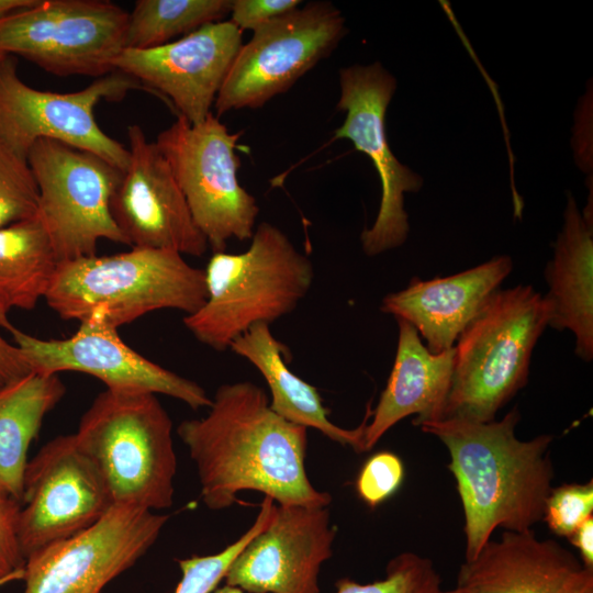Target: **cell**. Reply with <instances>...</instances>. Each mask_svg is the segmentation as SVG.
<instances>
[{
    "mask_svg": "<svg viewBox=\"0 0 593 593\" xmlns=\"http://www.w3.org/2000/svg\"><path fill=\"white\" fill-rule=\"evenodd\" d=\"M75 436L101 471L114 504L154 512L172 505V422L156 394L105 389L82 415Z\"/></svg>",
    "mask_w": 593,
    "mask_h": 593,
    "instance_id": "8992f818",
    "label": "cell"
},
{
    "mask_svg": "<svg viewBox=\"0 0 593 593\" xmlns=\"http://www.w3.org/2000/svg\"><path fill=\"white\" fill-rule=\"evenodd\" d=\"M232 0H137L128 12L125 48L148 49L170 43L231 12Z\"/></svg>",
    "mask_w": 593,
    "mask_h": 593,
    "instance_id": "484cf974",
    "label": "cell"
},
{
    "mask_svg": "<svg viewBox=\"0 0 593 593\" xmlns=\"http://www.w3.org/2000/svg\"><path fill=\"white\" fill-rule=\"evenodd\" d=\"M5 54L0 53V61L5 57Z\"/></svg>",
    "mask_w": 593,
    "mask_h": 593,
    "instance_id": "60d3db41",
    "label": "cell"
},
{
    "mask_svg": "<svg viewBox=\"0 0 593 593\" xmlns=\"http://www.w3.org/2000/svg\"><path fill=\"white\" fill-rule=\"evenodd\" d=\"M128 12L108 0H37L0 19V53L56 76L100 78L125 48Z\"/></svg>",
    "mask_w": 593,
    "mask_h": 593,
    "instance_id": "9c48e42d",
    "label": "cell"
},
{
    "mask_svg": "<svg viewBox=\"0 0 593 593\" xmlns=\"http://www.w3.org/2000/svg\"><path fill=\"white\" fill-rule=\"evenodd\" d=\"M203 270L205 301L183 316V324L217 351L228 349L251 326L270 325L290 314L314 280L310 258L268 222L255 227L245 251H214Z\"/></svg>",
    "mask_w": 593,
    "mask_h": 593,
    "instance_id": "277c9868",
    "label": "cell"
},
{
    "mask_svg": "<svg viewBox=\"0 0 593 593\" xmlns=\"http://www.w3.org/2000/svg\"><path fill=\"white\" fill-rule=\"evenodd\" d=\"M14 345L33 372L77 371L96 377L107 389L139 391L175 398L193 410L209 407L211 398L197 382L155 363L127 346L118 328L87 320L63 339H43L11 325Z\"/></svg>",
    "mask_w": 593,
    "mask_h": 593,
    "instance_id": "9a60e30c",
    "label": "cell"
},
{
    "mask_svg": "<svg viewBox=\"0 0 593 593\" xmlns=\"http://www.w3.org/2000/svg\"><path fill=\"white\" fill-rule=\"evenodd\" d=\"M548 322L549 307L532 286L497 289L457 339L443 418L494 421L527 384L532 354Z\"/></svg>",
    "mask_w": 593,
    "mask_h": 593,
    "instance_id": "5b68a950",
    "label": "cell"
},
{
    "mask_svg": "<svg viewBox=\"0 0 593 593\" xmlns=\"http://www.w3.org/2000/svg\"><path fill=\"white\" fill-rule=\"evenodd\" d=\"M65 392L58 374L37 372L0 390V490L20 502L29 448Z\"/></svg>",
    "mask_w": 593,
    "mask_h": 593,
    "instance_id": "cb8c5ba5",
    "label": "cell"
},
{
    "mask_svg": "<svg viewBox=\"0 0 593 593\" xmlns=\"http://www.w3.org/2000/svg\"><path fill=\"white\" fill-rule=\"evenodd\" d=\"M346 33L344 16L327 1H311L267 22L235 56L214 102L216 118L261 108L286 92L329 56Z\"/></svg>",
    "mask_w": 593,
    "mask_h": 593,
    "instance_id": "8fae6325",
    "label": "cell"
},
{
    "mask_svg": "<svg viewBox=\"0 0 593 593\" xmlns=\"http://www.w3.org/2000/svg\"><path fill=\"white\" fill-rule=\"evenodd\" d=\"M558 593H593V569L583 567Z\"/></svg>",
    "mask_w": 593,
    "mask_h": 593,
    "instance_id": "d590c367",
    "label": "cell"
},
{
    "mask_svg": "<svg viewBox=\"0 0 593 593\" xmlns=\"http://www.w3.org/2000/svg\"><path fill=\"white\" fill-rule=\"evenodd\" d=\"M582 568L552 539H539L532 529L505 530L463 562L457 588L466 593H558Z\"/></svg>",
    "mask_w": 593,
    "mask_h": 593,
    "instance_id": "ffe728a7",
    "label": "cell"
},
{
    "mask_svg": "<svg viewBox=\"0 0 593 593\" xmlns=\"http://www.w3.org/2000/svg\"><path fill=\"white\" fill-rule=\"evenodd\" d=\"M238 138L211 112L199 124L178 115L155 142L213 251H224L232 238L250 239L259 214L255 197L238 182Z\"/></svg>",
    "mask_w": 593,
    "mask_h": 593,
    "instance_id": "ba28073f",
    "label": "cell"
},
{
    "mask_svg": "<svg viewBox=\"0 0 593 593\" xmlns=\"http://www.w3.org/2000/svg\"><path fill=\"white\" fill-rule=\"evenodd\" d=\"M519 419L515 406L501 421L445 417L418 425L449 452L447 467L463 510L466 561L479 553L496 528L525 532L542 521L552 489L549 446L553 438L518 439L515 427Z\"/></svg>",
    "mask_w": 593,
    "mask_h": 593,
    "instance_id": "7a4b0ae2",
    "label": "cell"
},
{
    "mask_svg": "<svg viewBox=\"0 0 593 593\" xmlns=\"http://www.w3.org/2000/svg\"><path fill=\"white\" fill-rule=\"evenodd\" d=\"M403 479L404 465L401 458L391 451H379L361 467L356 490L359 497L374 508L399 490Z\"/></svg>",
    "mask_w": 593,
    "mask_h": 593,
    "instance_id": "4dcf8cb0",
    "label": "cell"
},
{
    "mask_svg": "<svg viewBox=\"0 0 593 593\" xmlns=\"http://www.w3.org/2000/svg\"><path fill=\"white\" fill-rule=\"evenodd\" d=\"M24 578V569H20L7 577L0 578V588L12 582V581H20Z\"/></svg>",
    "mask_w": 593,
    "mask_h": 593,
    "instance_id": "74e56055",
    "label": "cell"
},
{
    "mask_svg": "<svg viewBox=\"0 0 593 593\" xmlns=\"http://www.w3.org/2000/svg\"><path fill=\"white\" fill-rule=\"evenodd\" d=\"M168 519V514L114 504L91 527L26 558L24 593H101L145 556Z\"/></svg>",
    "mask_w": 593,
    "mask_h": 593,
    "instance_id": "5bb4252c",
    "label": "cell"
},
{
    "mask_svg": "<svg viewBox=\"0 0 593 593\" xmlns=\"http://www.w3.org/2000/svg\"><path fill=\"white\" fill-rule=\"evenodd\" d=\"M395 320L399 326L396 355L387 385L366 426L363 451L371 450L392 426L412 414L417 415L413 422L416 426L444 416L455 346L432 354L410 323Z\"/></svg>",
    "mask_w": 593,
    "mask_h": 593,
    "instance_id": "44dd1931",
    "label": "cell"
},
{
    "mask_svg": "<svg viewBox=\"0 0 593 593\" xmlns=\"http://www.w3.org/2000/svg\"><path fill=\"white\" fill-rule=\"evenodd\" d=\"M438 593H466V592L456 586L455 589L447 590V591L440 590Z\"/></svg>",
    "mask_w": 593,
    "mask_h": 593,
    "instance_id": "ab89813d",
    "label": "cell"
},
{
    "mask_svg": "<svg viewBox=\"0 0 593 593\" xmlns=\"http://www.w3.org/2000/svg\"><path fill=\"white\" fill-rule=\"evenodd\" d=\"M31 372L33 371L19 347L0 334V390Z\"/></svg>",
    "mask_w": 593,
    "mask_h": 593,
    "instance_id": "836d02e7",
    "label": "cell"
},
{
    "mask_svg": "<svg viewBox=\"0 0 593 593\" xmlns=\"http://www.w3.org/2000/svg\"><path fill=\"white\" fill-rule=\"evenodd\" d=\"M231 21L206 24L177 41L148 48H124L114 70L168 99L191 124L203 122L243 45Z\"/></svg>",
    "mask_w": 593,
    "mask_h": 593,
    "instance_id": "e0dca14e",
    "label": "cell"
},
{
    "mask_svg": "<svg viewBox=\"0 0 593 593\" xmlns=\"http://www.w3.org/2000/svg\"><path fill=\"white\" fill-rule=\"evenodd\" d=\"M177 435L194 462L200 495L212 511L257 491L281 505L328 506L306 473L307 428L288 422L250 381L221 384L200 418L182 421Z\"/></svg>",
    "mask_w": 593,
    "mask_h": 593,
    "instance_id": "6da1fadb",
    "label": "cell"
},
{
    "mask_svg": "<svg viewBox=\"0 0 593 593\" xmlns=\"http://www.w3.org/2000/svg\"><path fill=\"white\" fill-rule=\"evenodd\" d=\"M38 190L36 217L58 262L96 255L100 239L127 245L111 213L123 171L102 157L41 138L26 156Z\"/></svg>",
    "mask_w": 593,
    "mask_h": 593,
    "instance_id": "52a82bcc",
    "label": "cell"
},
{
    "mask_svg": "<svg viewBox=\"0 0 593 593\" xmlns=\"http://www.w3.org/2000/svg\"><path fill=\"white\" fill-rule=\"evenodd\" d=\"M205 298L203 269L177 251L141 247L58 262L44 296L63 320L115 328L161 309L192 314Z\"/></svg>",
    "mask_w": 593,
    "mask_h": 593,
    "instance_id": "3957f363",
    "label": "cell"
},
{
    "mask_svg": "<svg viewBox=\"0 0 593 593\" xmlns=\"http://www.w3.org/2000/svg\"><path fill=\"white\" fill-rule=\"evenodd\" d=\"M300 0H232L231 22L239 30L253 32L267 22L300 7Z\"/></svg>",
    "mask_w": 593,
    "mask_h": 593,
    "instance_id": "d6a6232c",
    "label": "cell"
},
{
    "mask_svg": "<svg viewBox=\"0 0 593 593\" xmlns=\"http://www.w3.org/2000/svg\"><path fill=\"white\" fill-rule=\"evenodd\" d=\"M549 307L548 326L571 331L575 355L593 358V226L588 224L572 194L563 214L561 232L553 244L552 259L545 268Z\"/></svg>",
    "mask_w": 593,
    "mask_h": 593,
    "instance_id": "7402d4cb",
    "label": "cell"
},
{
    "mask_svg": "<svg viewBox=\"0 0 593 593\" xmlns=\"http://www.w3.org/2000/svg\"><path fill=\"white\" fill-rule=\"evenodd\" d=\"M230 349L247 359L266 380L271 409L293 424L314 428L333 441L363 452L366 426L372 414L371 402L361 423L351 429L343 428L328 418V411L315 387L293 373L284 358L288 348L270 331V325L259 323L236 338Z\"/></svg>",
    "mask_w": 593,
    "mask_h": 593,
    "instance_id": "603a6c76",
    "label": "cell"
},
{
    "mask_svg": "<svg viewBox=\"0 0 593 593\" xmlns=\"http://www.w3.org/2000/svg\"><path fill=\"white\" fill-rule=\"evenodd\" d=\"M38 190L27 164L0 142V228L36 217Z\"/></svg>",
    "mask_w": 593,
    "mask_h": 593,
    "instance_id": "f1b7e54d",
    "label": "cell"
},
{
    "mask_svg": "<svg viewBox=\"0 0 593 593\" xmlns=\"http://www.w3.org/2000/svg\"><path fill=\"white\" fill-rule=\"evenodd\" d=\"M21 502L0 490V578L24 569L19 540Z\"/></svg>",
    "mask_w": 593,
    "mask_h": 593,
    "instance_id": "1f68e13d",
    "label": "cell"
},
{
    "mask_svg": "<svg viewBox=\"0 0 593 593\" xmlns=\"http://www.w3.org/2000/svg\"><path fill=\"white\" fill-rule=\"evenodd\" d=\"M568 539L580 552L582 566L593 569V516L584 521Z\"/></svg>",
    "mask_w": 593,
    "mask_h": 593,
    "instance_id": "e575fe53",
    "label": "cell"
},
{
    "mask_svg": "<svg viewBox=\"0 0 593 593\" xmlns=\"http://www.w3.org/2000/svg\"><path fill=\"white\" fill-rule=\"evenodd\" d=\"M512 268L511 257L502 255L452 276L414 277L406 288L387 294L380 310L410 323L426 340L427 349L439 354L454 347Z\"/></svg>",
    "mask_w": 593,
    "mask_h": 593,
    "instance_id": "d6986e66",
    "label": "cell"
},
{
    "mask_svg": "<svg viewBox=\"0 0 593 593\" xmlns=\"http://www.w3.org/2000/svg\"><path fill=\"white\" fill-rule=\"evenodd\" d=\"M212 593H246V592L240 590L239 588L225 584L220 588L217 586Z\"/></svg>",
    "mask_w": 593,
    "mask_h": 593,
    "instance_id": "f35d334b",
    "label": "cell"
},
{
    "mask_svg": "<svg viewBox=\"0 0 593 593\" xmlns=\"http://www.w3.org/2000/svg\"><path fill=\"white\" fill-rule=\"evenodd\" d=\"M335 537L328 506L275 504L268 525L233 560L225 584L246 593H320L318 573Z\"/></svg>",
    "mask_w": 593,
    "mask_h": 593,
    "instance_id": "ac0fdd59",
    "label": "cell"
},
{
    "mask_svg": "<svg viewBox=\"0 0 593 593\" xmlns=\"http://www.w3.org/2000/svg\"><path fill=\"white\" fill-rule=\"evenodd\" d=\"M340 93L337 110L346 112L335 139H349L366 154L381 181V201L373 225L360 235L362 250L377 256L403 245L410 226L404 194L417 192L423 178L399 161L390 149L385 127L388 105L396 80L379 61L353 65L339 70Z\"/></svg>",
    "mask_w": 593,
    "mask_h": 593,
    "instance_id": "7c38bea8",
    "label": "cell"
},
{
    "mask_svg": "<svg viewBox=\"0 0 593 593\" xmlns=\"http://www.w3.org/2000/svg\"><path fill=\"white\" fill-rule=\"evenodd\" d=\"M273 507V500L264 496L255 522L237 540L214 555L178 559L181 579L174 593H212L224 580L236 556L268 525Z\"/></svg>",
    "mask_w": 593,
    "mask_h": 593,
    "instance_id": "4316f807",
    "label": "cell"
},
{
    "mask_svg": "<svg viewBox=\"0 0 593 593\" xmlns=\"http://www.w3.org/2000/svg\"><path fill=\"white\" fill-rule=\"evenodd\" d=\"M114 505L98 466L75 434L46 443L27 462L19 521L24 558L99 522Z\"/></svg>",
    "mask_w": 593,
    "mask_h": 593,
    "instance_id": "4fadbf2b",
    "label": "cell"
},
{
    "mask_svg": "<svg viewBox=\"0 0 593 593\" xmlns=\"http://www.w3.org/2000/svg\"><path fill=\"white\" fill-rule=\"evenodd\" d=\"M58 260L37 217L0 228V327L13 309L32 310L44 298Z\"/></svg>",
    "mask_w": 593,
    "mask_h": 593,
    "instance_id": "d4e9b609",
    "label": "cell"
},
{
    "mask_svg": "<svg viewBox=\"0 0 593 593\" xmlns=\"http://www.w3.org/2000/svg\"><path fill=\"white\" fill-rule=\"evenodd\" d=\"M134 89L146 90L114 70L78 91L38 90L20 79L15 57L7 55L0 61V142L26 158L36 141L54 139L91 152L124 171L128 149L102 131L94 109L102 100L121 101Z\"/></svg>",
    "mask_w": 593,
    "mask_h": 593,
    "instance_id": "30bf717a",
    "label": "cell"
},
{
    "mask_svg": "<svg viewBox=\"0 0 593 593\" xmlns=\"http://www.w3.org/2000/svg\"><path fill=\"white\" fill-rule=\"evenodd\" d=\"M591 516H593L592 480L552 488L546 500L542 521L553 534L568 538Z\"/></svg>",
    "mask_w": 593,
    "mask_h": 593,
    "instance_id": "f546056e",
    "label": "cell"
},
{
    "mask_svg": "<svg viewBox=\"0 0 593 593\" xmlns=\"http://www.w3.org/2000/svg\"><path fill=\"white\" fill-rule=\"evenodd\" d=\"M441 579L433 561L415 552L405 551L392 558L382 579L359 583L342 578L335 593H438Z\"/></svg>",
    "mask_w": 593,
    "mask_h": 593,
    "instance_id": "83f0119b",
    "label": "cell"
},
{
    "mask_svg": "<svg viewBox=\"0 0 593 593\" xmlns=\"http://www.w3.org/2000/svg\"><path fill=\"white\" fill-rule=\"evenodd\" d=\"M130 159L111 200L112 217L130 247L202 256L197 227L171 168L138 124L126 130Z\"/></svg>",
    "mask_w": 593,
    "mask_h": 593,
    "instance_id": "2e32d148",
    "label": "cell"
},
{
    "mask_svg": "<svg viewBox=\"0 0 593 593\" xmlns=\"http://www.w3.org/2000/svg\"><path fill=\"white\" fill-rule=\"evenodd\" d=\"M37 0H0V19L21 9L35 4Z\"/></svg>",
    "mask_w": 593,
    "mask_h": 593,
    "instance_id": "8d00e7d4",
    "label": "cell"
}]
</instances>
